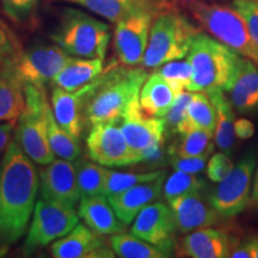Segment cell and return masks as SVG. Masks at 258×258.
I'll use <instances>...</instances> for the list:
<instances>
[{
	"label": "cell",
	"instance_id": "60d3db41",
	"mask_svg": "<svg viewBox=\"0 0 258 258\" xmlns=\"http://www.w3.org/2000/svg\"><path fill=\"white\" fill-rule=\"evenodd\" d=\"M213 152H207L202 156L198 157H177L172 156L170 159V163L172 167L177 171H183V172L186 173H192V175H196V173L201 172L205 169L206 163L211 157Z\"/></svg>",
	"mask_w": 258,
	"mask_h": 258
},
{
	"label": "cell",
	"instance_id": "74e56055",
	"mask_svg": "<svg viewBox=\"0 0 258 258\" xmlns=\"http://www.w3.org/2000/svg\"><path fill=\"white\" fill-rule=\"evenodd\" d=\"M231 5L244 19L250 35L258 44V0H232Z\"/></svg>",
	"mask_w": 258,
	"mask_h": 258
},
{
	"label": "cell",
	"instance_id": "f546056e",
	"mask_svg": "<svg viewBox=\"0 0 258 258\" xmlns=\"http://www.w3.org/2000/svg\"><path fill=\"white\" fill-rule=\"evenodd\" d=\"M47 117V133L49 145L54 154L61 159L70 161H76L80 158L82 150L79 143L71 137L61 125L57 123L55 116H54L51 105L48 103L46 108Z\"/></svg>",
	"mask_w": 258,
	"mask_h": 258
},
{
	"label": "cell",
	"instance_id": "1f68e13d",
	"mask_svg": "<svg viewBox=\"0 0 258 258\" xmlns=\"http://www.w3.org/2000/svg\"><path fill=\"white\" fill-rule=\"evenodd\" d=\"M165 170L150 171V172H118L108 169L106 173V182L104 186V195L109 196L122 192L124 190L133 188V186L141 184V183L152 182L165 175Z\"/></svg>",
	"mask_w": 258,
	"mask_h": 258
},
{
	"label": "cell",
	"instance_id": "ab89813d",
	"mask_svg": "<svg viewBox=\"0 0 258 258\" xmlns=\"http://www.w3.org/2000/svg\"><path fill=\"white\" fill-rule=\"evenodd\" d=\"M233 163L227 156V153L219 152L213 154L209 158L207 164V177L212 182L219 183L230 173V171L233 169Z\"/></svg>",
	"mask_w": 258,
	"mask_h": 258
},
{
	"label": "cell",
	"instance_id": "f6af8a7d",
	"mask_svg": "<svg viewBox=\"0 0 258 258\" xmlns=\"http://www.w3.org/2000/svg\"><path fill=\"white\" fill-rule=\"evenodd\" d=\"M251 200H252V203L256 207H258V164L256 173H254L253 177V183H252V191H251Z\"/></svg>",
	"mask_w": 258,
	"mask_h": 258
},
{
	"label": "cell",
	"instance_id": "d6986e66",
	"mask_svg": "<svg viewBox=\"0 0 258 258\" xmlns=\"http://www.w3.org/2000/svg\"><path fill=\"white\" fill-rule=\"evenodd\" d=\"M165 177L166 173L152 182L141 183L124 191L109 196L108 199L117 218L124 225H131L139 213L159 198L165 183Z\"/></svg>",
	"mask_w": 258,
	"mask_h": 258
},
{
	"label": "cell",
	"instance_id": "4dcf8cb0",
	"mask_svg": "<svg viewBox=\"0 0 258 258\" xmlns=\"http://www.w3.org/2000/svg\"><path fill=\"white\" fill-rule=\"evenodd\" d=\"M74 164H76L77 180L82 196L104 194L108 167L80 158Z\"/></svg>",
	"mask_w": 258,
	"mask_h": 258
},
{
	"label": "cell",
	"instance_id": "9c48e42d",
	"mask_svg": "<svg viewBox=\"0 0 258 258\" xmlns=\"http://www.w3.org/2000/svg\"><path fill=\"white\" fill-rule=\"evenodd\" d=\"M256 160L246 154L209 195L208 201L222 218H234L249 205Z\"/></svg>",
	"mask_w": 258,
	"mask_h": 258
},
{
	"label": "cell",
	"instance_id": "7dc6e473",
	"mask_svg": "<svg viewBox=\"0 0 258 258\" xmlns=\"http://www.w3.org/2000/svg\"><path fill=\"white\" fill-rule=\"evenodd\" d=\"M176 2H179V0H176ZM202 2H226V0H202Z\"/></svg>",
	"mask_w": 258,
	"mask_h": 258
},
{
	"label": "cell",
	"instance_id": "6da1fadb",
	"mask_svg": "<svg viewBox=\"0 0 258 258\" xmlns=\"http://www.w3.org/2000/svg\"><path fill=\"white\" fill-rule=\"evenodd\" d=\"M38 190L35 161L12 140L0 163V256L27 232Z\"/></svg>",
	"mask_w": 258,
	"mask_h": 258
},
{
	"label": "cell",
	"instance_id": "7bdbcfd3",
	"mask_svg": "<svg viewBox=\"0 0 258 258\" xmlns=\"http://www.w3.org/2000/svg\"><path fill=\"white\" fill-rule=\"evenodd\" d=\"M16 128V122H3L0 123V156L5 152L11 143L12 133Z\"/></svg>",
	"mask_w": 258,
	"mask_h": 258
},
{
	"label": "cell",
	"instance_id": "2e32d148",
	"mask_svg": "<svg viewBox=\"0 0 258 258\" xmlns=\"http://www.w3.org/2000/svg\"><path fill=\"white\" fill-rule=\"evenodd\" d=\"M98 77L77 91H67L56 85H53L51 88V109L57 123L78 143L84 132V122H85L84 110H85L86 101L90 93L95 89Z\"/></svg>",
	"mask_w": 258,
	"mask_h": 258
},
{
	"label": "cell",
	"instance_id": "7402d4cb",
	"mask_svg": "<svg viewBox=\"0 0 258 258\" xmlns=\"http://www.w3.org/2000/svg\"><path fill=\"white\" fill-rule=\"evenodd\" d=\"M232 244L221 230L203 227L185 235L180 243V256L191 258L230 257Z\"/></svg>",
	"mask_w": 258,
	"mask_h": 258
},
{
	"label": "cell",
	"instance_id": "cb8c5ba5",
	"mask_svg": "<svg viewBox=\"0 0 258 258\" xmlns=\"http://www.w3.org/2000/svg\"><path fill=\"white\" fill-rule=\"evenodd\" d=\"M214 105L217 123L214 131V141L221 152L230 154L234 148V108L232 106L226 92L221 89H213L206 91Z\"/></svg>",
	"mask_w": 258,
	"mask_h": 258
},
{
	"label": "cell",
	"instance_id": "ba28073f",
	"mask_svg": "<svg viewBox=\"0 0 258 258\" xmlns=\"http://www.w3.org/2000/svg\"><path fill=\"white\" fill-rule=\"evenodd\" d=\"M79 218L74 208L41 198L35 206L24 251L29 253L64 237L79 224Z\"/></svg>",
	"mask_w": 258,
	"mask_h": 258
},
{
	"label": "cell",
	"instance_id": "603a6c76",
	"mask_svg": "<svg viewBox=\"0 0 258 258\" xmlns=\"http://www.w3.org/2000/svg\"><path fill=\"white\" fill-rule=\"evenodd\" d=\"M101 235L89 226L78 224L70 233L53 241L50 253L55 258L93 257L96 250L104 245Z\"/></svg>",
	"mask_w": 258,
	"mask_h": 258
},
{
	"label": "cell",
	"instance_id": "d6a6232c",
	"mask_svg": "<svg viewBox=\"0 0 258 258\" xmlns=\"http://www.w3.org/2000/svg\"><path fill=\"white\" fill-rule=\"evenodd\" d=\"M207 186L205 179L199 178L192 173L177 171L167 177L163 186V194L166 201L188 194H201Z\"/></svg>",
	"mask_w": 258,
	"mask_h": 258
},
{
	"label": "cell",
	"instance_id": "5b68a950",
	"mask_svg": "<svg viewBox=\"0 0 258 258\" xmlns=\"http://www.w3.org/2000/svg\"><path fill=\"white\" fill-rule=\"evenodd\" d=\"M111 38L110 25L77 9H64L50 40L71 56L103 59Z\"/></svg>",
	"mask_w": 258,
	"mask_h": 258
},
{
	"label": "cell",
	"instance_id": "3957f363",
	"mask_svg": "<svg viewBox=\"0 0 258 258\" xmlns=\"http://www.w3.org/2000/svg\"><path fill=\"white\" fill-rule=\"evenodd\" d=\"M202 30L258 66V44L232 5L202 0H179Z\"/></svg>",
	"mask_w": 258,
	"mask_h": 258
},
{
	"label": "cell",
	"instance_id": "ffe728a7",
	"mask_svg": "<svg viewBox=\"0 0 258 258\" xmlns=\"http://www.w3.org/2000/svg\"><path fill=\"white\" fill-rule=\"evenodd\" d=\"M72 3L89 10L92 14L98 15L116 24L122 18L138 10H153L156 12L176 9L172 0H60Z\"/></svg>",
	"mask_w": 258,
	"mask_h": 258
},
{
	"label": "cell",
	"instance_id": "52a82bcc",
	"mask_svg": "<svg viewBox=\"0 0 258 258\" xmlns=\"http://www.w3.org/2000/svg\"><path fill=\"white\" fill-rule=\"evenodd\" d=\"M25 108L19 116L15 129V140L22 150L38 165L46 166L55 159L47 133L44 90L32 85H24Z\"/></svg>",
	"mask_w": 258,
	"mask_h": 258
},
{
	"label": "cell",
	"instance_id": "8992f818",
	"mask_svg": "<svg viewBox=\"0 0 258 258\" xmlns=\"http://www.w3.org/2000/svg\"><path fill=\"white\" fill-rule=\"evenodd\" d=\"M201 31L177 9L161 12L153 21L141 66L156 70L170 61L183 59Z\"/></svg>",
	"mask_w": 258,
	"mask_h": 258
},
{
	"label": "cell",
	"instance_id": "30bf717a",
	"mask_svg": "<svg viewBox=\"0 0 258 258\" xmlns=\"http://www.w3.org/2000/svg\"><path fill=\"white\" fill-rule=\"evenodd\" d=\"M73 57L55 43L36 44L23 50L10 69L23 85L44 89Z\"/></svg>",
	"mask_w": 258,
	"mask_h": 258
},
{
	"label": "cell",
	"instance_id": "ac0fdd59",
	"mask_svg": "<svg viewBox=\"0 0 258 258\" xmlns=\"http://www.w3.org/2000/svg\"><path fill=\"white\" fill-rule=\"evenodd\" d=\"M176 221V228L180 233H189L199 228L211 227L215 225L220 215L203 201L201 194H188L169 200Z\"/></svg>",
	"mask_w": 258,
	"mask_h": 258
},
{
	"label": "cell",
	"instance_id": "277c9868",
	"mask_svg": "<svg viewBox=\"0 0 258 258\" xmlns=\"http://www.w3.org/2000/svg\"><path fill=\"white\" fill-rule=\"evenodd\" d=\"M186 56L192 67V80L188 88L191 92L213 89L226 91L240 59L239 54L202 31L194 38Z\"/></svg>",
	"mask_w": 258,
	"mask_h": 258
},
{
	"label": "cell",
	"instance_id": "44dd1931",
	"mask_svg": "<svg viewBox=\"0 0 258 258\" xmlns=\"http://www.w3.org/2000/svg\"><path fill=\"white\" fill-rule=\"evenodd\" d=\"M78 214L85 221V225L98 234H117L125 232L127 225L117 218L108 196L104 194L82 196Z\"/></svg>",
	"mask_w": 258,
	"mask_h": 258
},
{
	"label": "cell",
	"instance_id": "ee69618b",
	"mask_svg": "<svg viewBox=\"0 0 258 258\" xmlns=\"http://www.w3.org/2000/svg\"><path fill=\"white\" fill-rule=\"evenodd\" d=\"M230 258H253L251 239H246L235 246H232Z\"/></svg>",
	"mask_w": 258,
	"mask_h": 258
},
{
	"label": "cell",
	"instance_id": "f35d334b",
	"mask_svg": "<svg viewBox=\"0 0 258 258\" xmlns=\"http://www.w3.org/2000/svg\"><path fill=\"white\" fill-rule=\"evenodd\" d=\"M192 92L191 91H183L177 95L175 102L171 105L170 110L164 116V120L166 123V129L169 128L172 132H176L178 125L184 120L188 105L191 101Z\"/></svg>",
	"mask_w": 258,
	"mask_h": 258
},
{
	"label": "cell",
	"instance_id": "8d00e7d4",
	"mask_svg": "<svg viewBox=\"0 0 258 258\" xmlns=\"http://www.w3.org/2000/svg\"><path fill=\"white\" fill-rule=\"evenodd\" d=\"M23 50L17 35L0 19V69L14 66Z\"/></svg>",
	"mask_w": 258,
	"mask_h": 258
},
{
	"label": "cell",
	"instance_id": "d4e9b609",
	"mask_svg": "<svg viewBox=\"0 0 258 258\" xmlns=\"http://www.w3.org/2000/svg\"><path fill=\"white\" fill-rule=\"evenodd\" d=\"M177 93L172 86L157 72L147 77L140 91V105L145 112L164 117L175 102Z\"/></svg>",
	"mask_w": 258,
	"mask_h": 258
},
{
	"label": "cell",
	"instance_id": "7a4b0ae2",
	"mask_svg": "<svg viewBox=\"0 0 258 258\" xmlns=\"http://www.w3.org/2000/svg\"><path fill=\"white\" fill-rule=\"evenodd\" d=\"M148 73L138 66H109L98 77L90 93L84 117L90 127L99 123H117L128 105L140 97Z\"/></svg>",
	"mask_w": 258,
	"mask_h": 258
},
{
	"label": "cell",
	"instance_id": "4316f807",
	"mask_svg": "<svg viewBox=\"0 0 258 258\" xmlns=\"http://www.w3.org/2000/svg\"><path fill=\"white\" fill-rule=\"evenodd\" d=\"M24 85L11 69H0V122H17L25 108Z\"/></svg>",
	"mask_w": 258,
	"mask_h": 258
},
{
	"label": "cell",
	"instance_id": "83f0119b",
	"mask_svg": "<svg viewBox=\"0 0 258 258\" xmlns=\"http://www.w3.org/2000/svg\"><path fill=\"white\" fill-rule=\"evenodd\" d=\"M215 123V109L207 93L205 91L192 92L184 120L177 127L176 133L183 135L194 129H202L214 134Z\"/></svg>",
	"mask_w": 258,
	"mask_h": 258
},
{
	"label": "cell",
	"instance_id": "484cf974",
	"mask_svg": "<svg viewBox=\"0 0 258 258\" xmlns=\"http://www.w3.org/2000/svg\"><path fill=\"white\" fill-rule=\"evenodd\" d=\"M104 71L103 59H84L74 56L53 79V85L60 86L67 91H77L88 85Z\"/></svg>",
	"mask_w": 258,
	"mask_h": 258
},
{
	"label": "cell",
	"instance_id": "8fae6325",
	"mask_svg": "<svg viewBox=\"0 0 258 258\" xmlns=\"http://www.w3.org/2000/svg\"><path fill=\"white\" fill-rule=\"evenodd\" d=\"M159 12L138 10L115 24L114 51L118 63L124 66L141 64L146 51L153 21Z\"/></svg>",
	"mask_w": 258,
	"mask_h": 258
},
{
	"label": "cell",
	"instance_id": "d590c367",
	"mask_svg": "<svg viewBox=\"0 0 258 258\" xmlns=\"http://www.w3.org/2000/svg\"><path fill=\"white\" fill-rule=\"evenodd\" d=\"M4 14L14 23L27 25L36 19L40 0H0Z\"/></svg>",
	"mask_w": 258,
	"mask_h": 258
},
{
	"label": "cell",
	"instance_id": "e0dca14e",
	"mask_svg": "<svg viewBox=\"0 0 258 258\" xmlns=\"http://www.w3.org/2000/svg\"><path fill=\"white\" fill-rule=\"evenodd\" d=\"M228 99L238 114L253 115L258 112V66L240 56L235 74L227 89Z\"/></svg>",
	"mask_w": 258,
	"mask_h": 258
},
{
	"label": "cell",
	"instance_id": "bcb514c9",
	"mask_svg": "<svg viewBox=\"0 0 258 258\" xmlns=\"http://www.w3.org/2000/svg\"><path fill=\"white\" fill-rule=\"evenodd\" d=\"M251 246H252L253 258H258V235L251 238Z\"/></svg>",
	"mask_w": 258,
	"mask_h": 258
},
{
	"label": "cell",
	"instance_id": "e575fe53",
	"mask_svg": "<svg viewBox=\"0 0 258 258\" xmlns=\"http://www.w3.org/2000/svg\"><path fill=\"white\" fill-rule=\"evenodd\" d=\"M156 72L172 86L177 93L188 91L192 80V67L188 60H175L157 67Z\"/></svg>",
	"mask_w": 258,
	"mask_h": 258
},
{
	"label": "cell",
	"instance_id": "9a60e30c",
	"mask_svg": "<svg viewBox=\"0 0 258 258\" xmlns=\"http://www.w3.org/2000/svg\"><path fill=\"white\" fill-rule=\"evenodd\" d=\"M177 231L173 212L164 202L147 205L134 219L132 234L161 247L171 254L172 235Z\"/></svg>",
	"mask_w": 258,
	"mask_h": 258
},
{
	"label": "cell",
	"instance_id": "f1b7e54d",
	"mask_svg": "<svg viewBox=\"0 0 258 258\" xmlns=\"http://www.w3.org/2000/svg\"><path fill=\"white\" fill-rule=\"evenodd\" d=\"M110 245L116 256L121 258H166L171 256L161 247L134 234L117 233L111 235Z\"/></svg>",
	"mask_w": 258,
	"mask_h": 258
},
{
	"label": "cell",
	"instance_id": "5bb4252c",
	"mask_svg": "<svg viewBox=\"0 0 258 258\" xmlns=\"http://www.w3.org/2000/svg\"><path fill=\"white\" fill-rule=\"evenodd\" d=\"M41 198L47 201L56 202L66 207L74 208L82 198L76 164L66 159H54L40 170Z\"/></svg>",
	"mask_w": 258,
	"mask_h": 258
},
{
	"label": "cell",
	"instance_id": "4fadbf2b",
	"mask_svg": "<svg viewBox=\"0 0 258 258\" xmlns=\"http://www.w3.org/2000/svg\"><path fill=\"white\" fill-rule=\"evenodd\" d=\"M86 147L90 159L105 167L138 164L137 156L116 123L92 125L86 138Z\"/></svg>",
	"mask_w": 258,
	"mask_h": 258
},
{
	"label": "cell",
	"instance_id": "836d02e7",
	"mask_svg": "<svg viewBox=\"0 0 258 258\" xmlns=\"http://www.w3.org/2000/svg\"><path fill=\"white\" fill-rule=\"evenodd\" d=\"M182 137V140L170 151L172 156L198 157L207 152H213L214 145L212 144V139L214 138V134L211 132L194 129Z\"/></svg>",
	"mask_w": 258,
	"mask_h": 258
},
{
	"label": "cell",
	"instance_id": "7c38bea8",
	"mask_svg": "<svg viewBox=\"0 0 258 258\" xmlns=\"http://www.w3.org/2000/svg\"><path fill=\"white\" fill-rule=\"evenodd\" d=\"M121 131L139 164L144 152L163 147L166 123L164 117H156L145 112L140 105V97H138L128 105L122 117Z\"/></svg>",
	"mask_w": 258,
	"mask_h": 258
},
{
	"label": "cell",
	"instance_id": "b9f144b4",
	"mask_svg": "<svg viewBox=\"0 0 258 258\" xmlns=\"http://www.w3.org/2000/svg\"><path fill=\"white\" fill-rule=\"evenodd\" d=\"M234 132L237 138L241 139V140H247V139L253 137L254 125L247 118H237L234 122Z\"/></svg>",
	"mask_w": 258,
	"mask_h": 258
}]
</instances>
